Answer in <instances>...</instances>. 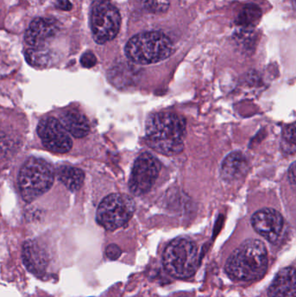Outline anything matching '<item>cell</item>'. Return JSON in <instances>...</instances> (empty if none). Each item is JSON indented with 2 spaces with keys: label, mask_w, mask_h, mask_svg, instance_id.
<instances>
[{
  "label": "cell",
  "mask_w": 296,
  "mask_h": 297,
  "mask_svg": "<svg viewBox=\"0 0 296 297\" xmlns=\"http://www.w3.org/2000/svg\"><path fill=\"white\" fill-rule=\"evenodd\" d=\"M80 63L84 68H92L97 63V57L92 52H86L82 55L80 58Z\"/></svg>",
  "instance_id": "obj_21"
},
{
  "label": "cell",
  "mask_w": 296,
  "mask_h": 297,
  "mask_svg": "<svg viewBox=\"0 0 296 297\" xmlns=\"http://www.w3.org/2000/svg\"><path fill=\"white\" fill-rule=\"evenodd\" d=\"M172 51V42L160 32L139 33L131 37L125 46L127 57L139 65L158 63L170 57Z\"/></svg>",
  "instance_id": "obj_3"
},
{
  "label": "cell",
  "mask_w": 296,
  "mask_h": 297,
  "mask_svg": "<svg viewBox=\"0 0 296 297\" xmlns=\"http://www.w3.org/2000/svg\"><path fill=\"white\" fill-rule=\"evenodd\" d=\"M292 3H293V6H294V8H296V0H292Z\"/></svg>",
  "instance_id": "obj_25"
},
{
  "label": "cell",
  "mask_w": 296,
  "mask_h": 297,
  "mask_svg": "<svg viewBox=\"0 0 296 297\" xmlns=\"http://www.w3.org/2000/svg\"><path fill=\"white\" fill-rule=\"evenodd\" d=\"M24 264L31 273L40 277L45 272L49 257L45 250L35 241H27L22 249Z\"/></svg>",
  "instance_id": "obj_12"
},
{
  "label": "cell",
  "mask_w": 296,
  "mask_h": 297,
  "mask_svg": "<svg viewBox=\"0 0 296 297\" xmlns=\"http://www.w3.org/2000/svg\"><path fill=\"white\" fill-rule=\"evenodd\" d=\"M251 223L258 234L270 243H276L282 235L284 220L282 215L274 209H260L252 217Z\"/></svg>",
  "instance_id": "obj_10"
},
{
  "label": "cell",
  "mask_w": 296,
  "mask_h": 297,
  "mask_svg": "<svg viewBox=\"0 0 296 297\" xmlns=\"http://www.w3.org/2000/svg\"><path fill=\"white\" fill-rule=\"evenodd\" d=\"M57 8L63 10V11H70L72 10V5L70 2V0H58Z\"/></svg>",
  "instance_id": "obj_24"
},
{
  "label": "cell",
  "mask_w": 296,
  "mask_h": 297,
  "mask_svg": "<svg viewBox=\"0 0 296 297\" xmlns=\"http://www.w3.org/2000/svg\"><path fill=\"white\" fill-rule=\"evenodd\" d=\"M248 169L247 158L241 152H233L225 158L221 167V176L227 182H234L244 177Z\"/></svg>",
  "instance_id": "obj_14"
},
{
  "label": "cell",
  "mask_w": 296,
  "mask_h": 297,
  "mask_svg": "<svg viewBox=\"0 0 296 297\" xmlns=\"http://www.w3.org/2000/svg\"><path fill=\"white\" fill-rule=\"evenodd\" d=\"M37 132L43 146L51 152L64 154L71 151L72 138L60 120L54 117L44 118L38 123Z\"/></svg>",
  "instance_id": "obj_9"
},
{
  "label": "cell",
  "mask_w": 296,
  "mask_h": 297,
  "mask_svg": "<svg viewBox=\"0 0 296 297\" xmlns=\"http://www.w3.org/2000/svg\"><path fill=\"white\" fill-rule=\"evenodd\" d=\"M60 122L70 134L77 138L86 137L89 132V121L84 114L75 110H70L60 116Z\"/></svg>",
  "instance_id": "obj_15"
},
{
  "label": "cell",
  "mask_w": 296,
  "mask_h": 297,
  "mask_svg": "<svg viewBox=\"0 0 296 297\" xmlns=\"http://www.w3.org/2000/svg\"><path fill=\"white\" fill-rule=\"evenodd\" d=\"M135 209V202L128 195H109L98 206L97 222L104 229L112 231L125 225Z\"/></svg>",
  "instance_id": "obj_6"
},
{
  "label": "cell",
  "mask_w": 296,
  "mask_h": 297,
  "mask_svg": "<svg viewBox=\"0 0 296 297\" xmlns=\"http://www.w3.org/2000/svg\"><path fill=\"white\" fill-rule=\"evenodd\" d=\"M55 172L45 160L31 157L18 175V188L24 200L30 203L44 194L54 183Z\"/></svg>",
  "instance_id": "obj_4"
},
{
  "label": "cell",
  "mask_w": 296,
  "mask_h": 297,
  "mask_svg": "<svg viewBox=\"0 0 296 297\" xmlns=\"http://www.w3.org/2000/svg\"><path fill=\"white\" fill-rule=\"evenodd\" d=\"M145 132L147 144L160 154L174 156L184 151L186 122L179 115L172 112L151 115Z\"/></svg>",
  "instance_id": "obj_1"
},
{
  "label": "cell",
  "mask_w": 296,
  "mask_h": 297,
  "mask_svg": "<svg viewBox=\"0 0 296 297\" xmlns=\"http://www.w3.org/2000/svg\"><path fill=\"white\" fill-rule=\"evenodd\" d=\"M57 177L58 180L72 192L80 189L84 180V172L80 169L71 166L60 167L57 172Z\"/></svg>",
  "instance_id": "obj_16"
},
{
  "label": "cell",
  "mask_w": 296,
  "mask_h": 297,
  "mask_svg": "<svg viewBox=\"0 0 296 297\" xmlns=\"http://www.w3.org/2000/svg\"><path fill=\"white\" fill-rule=\"evenodd\" d=\"M160 167L158 160L152 155H140L135 161L129 178V187L131 193L141 196L149 192L158 177Z\"/></svg>",
  "instance_id": "obj_8"
},
{
  "label": "cell",
  "mask_w": 296,
  "mask_h": 297,
  "mask_svg": "<svg viewBox=\"0 0 296 297\" xmlns=\"http://www.w3.org/2000/svg\"><path fill=\"white\" fill-rule=\"evenodd\" d=\"M59 30L54 19L37 17L30 24L25 35L26 43L32 48L43 47L46 41L54 37Z\"/></svg>",
  "instance_id": "obj_11"
},
{
  "label": "cell",
  "mask_w": 296,
  "mask_h": 297,
  "mask_svg": "<svg viewBox=\"0 0 296 297\" xmlns=\"http://www.w3.org/2000/svg\"><path fill=\"white\" fill-rule=\"evenodd\" d=\"M262 16V10L258 6L248 4L239 12L236 18V24L242 28H253L258 25Z\"/></svg>",
  "instance_id": "obj_17"
},
{
  "label": "cell",
  "mask_w": 296,
  "mask_h": 297,
  "mask_svg": "<svg viewBox=\"0 0 296 297\" xmlns=\"http://www.w3.org/2000/svg\"><path fill=\"white\" fill-rule=\"evenodd\" d=\"M282 145L288 152H296V123L285 127L282 132Z\"/></svg>",
  "instance_id": "obj_19"
},
{
  "label": "cell",
  "mask_w": 296,
  "mask_h": 297,
  "mask_svg": "<svg viewBox=\"0 0 296 297\" xmlns=\"http://www.w3.org/2000/svg\"><path fill=\"white\" fill-rule=\"evenodd\" d=\"M26 58L31 66L43 67L49 63V51L44 47H30L26 52Z\"/></svg>",
  "instance_id": "obj_18"
},
{
  "label": "cell",
  "mask_w": 296,
  "mask_h": 297,
  "mask_svg": "<svg viewBox=\"0 0 296 297\" xmlns=\"http://www.w3.org/2000/svg\"><path fill=\"white\" fill-rule=\"evenodd\" d=\"M106 256L110 260H117L122 254V250L117 244H110L106 248Z\"/></svg>",
  "instance_id": "obj_22"
},
{
  "label": "cell",
  "mask_w": 296,
  "mask_h": 297,
  "mask_svg": "<svg viewBox=\"0 0 296 297\" xmlns=\"http://www.w3.org/2000/svg\"><path fill=\"white\" fill-rule=\"evenodd\" d=\"M267 268V253L264 243L256 239L245 241L231 254L226 272L232 279L251 282L264 275Z\"/></svg>",
  "instance_id": "obj_2"
},
{
  "label": "cell",
  "mask_w": 296,
  "mask_h": 297,
  "mask_svg": "<svg viewBox=\"0 0 296 297\" xmlns=\"http://www.w3.org/2000/svg\"><path fill=\"white\" fill-rule=\"evenodd\" d=\"M288 180L291 186L296 192V162H294L288 169Z\"/></svg>",
  "instance_id": "obj_23"
},
{
  "label": "cell",
  "mask_w": 296,
  "mask_h": 297,
  "mask_svg": "<svg viewBox=\"0 0 296 297\" xmlns=\"http://www.w3.org/2000/svg\"><path fill=\"white\" fill-rule=\"evenodd\" d=\"M121 26L119 11L108 0H96L92 4L90 27L94 40L103 45L118 36Z\"/></svg>",
  "instance_id": "obj_7"
},
{
  "label": "cell",
  "mask_w": 296,
  "mask_h": 297,
  "mask_svg": "<svg viewBox=\"0 0 296 297\" xmlns=\"http://www.w3.org/2000/svg\"><path fill=\"white\" fill-rule=\"evenodd\" d=\"M139 2L146 11L155 14L164 13L170 8L169 0H139Z\"/></svg>",
  "instance_id": "obj_20"
},
{
  "label": "cell",
  "mask_w": 296,
  "mask_h": 297,
  "mask_svg": "<svg viewBox=\"0 0 296 297\" xmlns=\"http://www.w3.org/2000/svg\"><path fill=\"white\" fill-rule=\"evenodd\" d=\"M268 297H296V269L280 270L269 286Z\"/></svg>",
  "instance_id": "obj_13"
},
{
  "label": "cell",
  "mask_w": 296,
  "mask_h": 297,
  "mask_svg": "<svg viewBox=\"0 0 296 297\" xmlns=\"http://www.w3.org/2000/svg\"><path fill=\"white\" fill-rule=\"evenodd\" d=\"M198 249L189 238L179 237L164 249L163 264L165 270L175 278L192 277L198 267Z\"/></svg>",
  "instance_id": "obj_5"
}]
</instances>
